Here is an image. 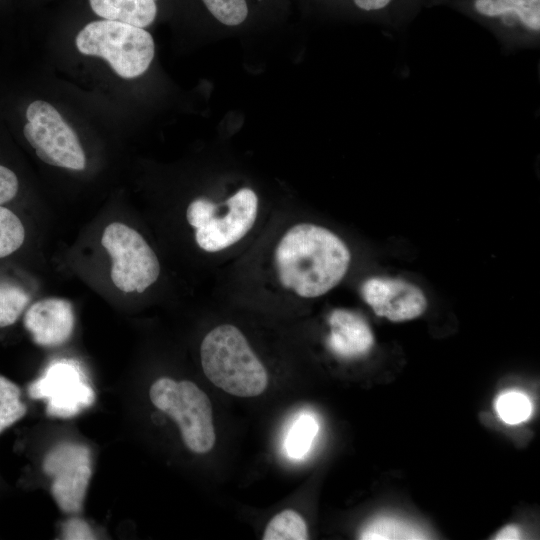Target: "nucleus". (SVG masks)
Masks as SVG:
<instances>
[{
	"instance_id": "f257e3e1",
	"label": "nucleus",
	"mask_w": 540,
	"mask_h": 540,
	"mask_svg": "<svg viewBox=\"0 0 540 540\" xmlns=\"http://www.w3.org/2000/svg\"><path fill=\"white\" fill-rule=\"evenodd\" d=\"M351 253L331 230L312 223L290 227L274 251V265L283 288L302 298L320 297L346 275Z\"/></svg>"
},
{
	"instance_id": "f03ea898",
	"label": "nucleus",
	"mask_w": 540,
	"mask_h": 540,
	"mask_svg": "<svg viewBox=\"0 0 540 540\" xmlns=\"http://www.w3.org/2000/svg\"><path fill=\"white\" fill-rule=\"evenodd\" d=\"M205 376L216 387L238 397H255L267 387L268 374L236 326L219 325L210 330L200 346Z\"/></svg>"
},
{
	"instance_id": "7ed1b4c3",
	"label": "nucleus",
	"mask_w": 540,
	"mask_h": 540,
	"mask_svg": "<svg viewBox=\"0 0 540 540\" xmlns=\"http://www.w3.org/2000/svg\"><path fill=\"white\" fill-rule=\"evenodd\" d=\"M80 53L105 59L125 79L144 74L155 56V42L144 28L102 19L86 23L77 33Z\"/></svg>"
},
{
	"instance_id": "20e7f679",
	"label": "nucleus",
	"mask_w": 540,
	"mask_h": 540,
	"mask_svg": "<svg viewBox=\"0 0 540 540\" xmlns=\"http://www.w3.org/2000/svg\"><path fill=\"white\" fill-rule=\"evenodd\" d=\"M259 207L257 193L241 187L224 202L199 197L190 202L186 217L195 229V241L206 252H219L240 241L254 226Z\"/></svg>"
},
{
	"instance_id": "39448f33",
	"label": "nucleus",
	"mask_w": 540,
	"mask_h": 540,
	"mask_svg": "<svg viewBox=\"0 0 540 540\" xmlns=\"http://www.w3.org/2000/svg\"><path fill=\"white\" fill-rule=\"evenodd\" d=\"M462 12L488 29L504 53L540 45V0H430Z\"/></svg>"
},
{
	"instance_id": "423d86ee",
	"label": "nucleus",
	"mask_w": 540,
	"mask_h": 540,
	"mask_svg": "<svg viewBox=\"0 0 540 540\" xmlns=\"http://www.w3.org/2000/svg\"><path fill=\"white\" fill-rule=\"evenodd\" d=\"M153 405L178 425L186 447L194 453L209 452L215 444L212 405L195 383L162 377L150 387Z\"/></svg>"
},
{
	"instance_id": "0eeeda50",
	"label": "nucleus",
	"mask_w": 540,
	"mask_h": 540,
	"mask_svg": "<svg viewBox=\"0 0 540 540\" xmlns=\"http://www.w3.org/2000/svg\"><path fill=\"white\" fill-rule=\"evenodd\" d=\"M195 22L212 34H232L279 24L288 0H178Z\"/></svg>"
},
{
	"instance_id": "6e6552de",
	"label": "nucleus",
	"mask_w": 540,
	"mask_h": 540,
	"mask_svg": "<svg viewBox=\"0 0 540 540\" xmlns=\"http://www.w3.org/2000/svg\"><path fill=\"white\" fill-rule=\"evenodd\" d=\"M101 244L112 258L111 280L119 290L142 293L157 281L159 260L133 228L113 222L105 228Z\"/></svg>"
},
{
	"instance_id": "1a4fd4ad",
	"label": "nucleus",
	"mask_w": 540,
	"mask_h": 540,
	"mask_svg": "<svg viewBox=\"0 0 540 540\" xmlns=\"http://www.w3.org/2000/svg\"><path fill=\"white\" fill-rule=\"evenodd\" d=\"M26 140L45 163L71 170H84L86 157L79 139L58 110L44 100L27 107Z\"/></svg>"
},
{
	"instance_id": "9d476101",
	"label": "nucleus",
	"mask_w": 540,
	"mask_h": 540,
	"mask_svg": "<svg viewBox=\"0 0 540 540\" xmlns=\"http://www.w3.org/2000/svg\"><path fill=\"white\" fill-rule=\"evenodd\" d=\"M42 468L52 479L51 494L65 513L82 510L92 476L91 452L80 443L61 442L45 455Z\"/></svg>"
},
{
	"instance_id": "9b49d317",
	"label": "nucleus",
	"mask_w": 540,
	"mask_h": 540,
	"mask_svg": "<svg viewBox=\"0 0 540 540\" xmlns=\"http://www.w3.org/2000/svg\"><path fill=\"white\" fill-rule=\"evenodd\" d=\"M27 392L31 399L46 400L47 415L59 418L76 416L95 399L80 369L67 361L51 364L41 377L28 385Z\"/></svg>"
},
{
	"instance_id": "f8f14e48",
	"label": "nucleus",
	"mask_w": 540,
	"mask_h": 540,
	"mask_svg": "<svg viewBox=\"0 0 540 540\" xmlns=\"http://www.w3.org/2000/svg\"><path fill=\"white\" fill-rule=\"evenodd\" d=\"M361 295L377 316L392 322L415 319L427 308L423 291L399 278L371 277L363 282Z\"/></svg>"
},
{
	"instance_id": "ddd939ff",
	"label": "nucleus",
	"mask_w": 540,
	"mask_h": 540,
	"mask_svg": "<svg viewBox=\"0 0 540 540\" xmlns=\"http://www.w3.org/2000/svg\"><path fill=\"white\" fill-rule=\"evenodd\" d=\"M23 324L37 345L59 346L66 342L73 332V307L68 300L62 298L39 300L26 310Z\"/></svg>"
},
{
	"instance_id": "4468645a",
	"label": "nucleus",
	"mask_w": 540,
	"mask_h": 540,
	"mask_svg": "<svg viewBox=\"0 0 540 540\" xmlns=\"http://www.w3.org/2000/svg\"><path fill=\"white\" fill-rule=\"evenodd\" d=\"M308 14L324 18L365 20L400 29L401 0H298Z\"/></svg>"
},
{
	"instance_id": "2eb2a0df",
	"label": "nucleus",
	"mask_w": 540,
	"mask_h": 540,
	"mask_svg": "<svg viewBox=\"0 0 540 540\" xmlns=\"http://www.w3.org/2000/svg\"><path fill=\"white\" fill-rule=\"evenodd\" d=\"M329 349L337 356L351 359L367 354L374 344L373 333L363 317L346 309H335L328 318Z\"/></svg>"
},
{
	"instance_id": "dca6fc26",
	"label": "nucleus",
	"mask_w": 540,
	"mask_h": 540,
	"mask_svg": "<svg viewBox=\"0 0 540 540\" xmlns=\"http://www.w3.org/2000/svg\"><path fill=\"white\" fill-rule=\"evenodd\" d=\"M319 423L311 413H301L293 421L284 441V449L289 458L302 459L310 451L318 434Z\"/></svg>"
},
{
	"instance_id": "f3484780",
	"label": "nucleus",
	"mask_w": 540,
	"mask_h": 540,
	"mask_svg": "<svg viewBox=\"0 0 540 540\" xmlns=\"http://www.w3.org/2000/svg\"><path fill=\"white\" fill-rule=\"evenodd\" d=\"M365 540L426 539L425 534L408 522L381 516L369 521L359 533Z\"/></svg>"
},
{
	"instance_id": "a211bd4d",
	"label": "nucleus",
	"mask_w": 540,
	"mask_h": 540,
	"mask_svg": "<svg viewBox=\"0 0 540 540\" xmlns=\"http://www.w3.org/2000/svg\"><path fill=\"white\" fill-rule=\"evenodd\" d=\"M263 540H305L308 538L304 519L294 510L276 514L267 524Z\"/></svg>"
},
{
	"instance_id": "6ab92c4d",
	"label": "nucleus",
	"mask_w": 540,
	"mask_h": 540,
	"mask_svg": "<svg viewBox=\"0 0 540 540\" xmlns=\"http://www.w3.org/2000/svg\"><path fill=\"white\" fill-rule=\"evenodd\" d=\"M21 395L15 382L0 375V434L26 415L27 406Z\"/></svg>"
},
{
	"instance_id": "aec40b11",
	"label": "nucleus",
	"mask_w": 540,
	"mask_h": 540,
	"mask_svg": "<svg viewBox=\"0 0 540 540\" xmlns=\"http://www.w3.org/2000/svg\"><path fill=\"white\" fill-rule=\"evenodd\" d=\"M495 411L509 425H517L529 419L532 404L529 397L516 390L501 393L495 400Z\"/></svg>"
},
{
	"instance_id": "412c9836",
	"label": "nucleus",
	"mask_w": 540,
	"mask_h": 540,
	"mask_svg": "<svg viewBox=\"0 0 540 540\" xmlns=\"http://www.w3.org/2000/svg\"><path fill=\"white\" fill-rule=\"evenodd\" d=\"M29 300L30 297L21 287L0 283V328L15 324Z\"/></svg>"
},
{
	"instance_id": "4be33fe9",
	"label": "nucleus",
	"mask_w": 540,
	"mask_h": 540,
	"mask_svg": "<svg viewBox=\"0 0 540 540\" xmlns=\"http://www.w3.org/2000/svg\"><path fill=\"white\" fill-rule=\"evenodd\" d=\"M25 228L15 213L0 205V258L16 252L24 243Z\"/></svg>"
},
{
	"instance_id": "5701e85b",
	"label": "nucleus",
	"mask_w": 540,
	"mask_h": 540,
	"mask_svg": "<svg viewBox=\"0 0 540 540\" xmlns=\"http://www.w3.org/2000/svg\"><path fill=\"white\" fill-rule=\"evenodd\" d=\"M19 181L9 168L0 165V205L11 201L17 194Z\"/></svg>"
},
{
	"instance_id": "b1692460",
	"label": "nucleus",
	"mask_w": 540,
	"mask_h": 540,
	"mask_svg": "<svg viewBox=\"0 0 540 540\" xmlns=\"http://www.w3.org/2000/svg\"><path fill=\"white\" fill-rule=\"evenodd\" d=\"M62 538L69 540L95 539L91 527L78 518L66 521L62 527Z\"/></svg>"
},
{
	"instance_id": "393cba45",
	"label": "nucleus",
	"mask_w": 540,
	"mask_h": 540,
	"mask_svg": "<svg viewBox=\"0 0 540 540\" xmlns=\"http://www.w3.org/2000/svg\"><path fill=\"white\" fill-rule=\"evenodd\" d=\"M87 5L90 10L95 12L99 7H102L115 0H86ZM159 13L165 12L166 7L168 6V0H135Z\"/></svg>"
},
{
	"instance_id": "a878e982",
	"label": "nucleus",
	"mask_w": 540,
	"mask_h": 540,
	"mask_svg": "<svg viewBox=\"0 0 540 540\" xmlns=\"http://www.w3.org/2000/svg\"><path fill=\"white\" fill-rule=\"evenodd\" d=\"M430 0H401L400 23L405 26L417 13L419 8Z\"/></svg>"
},
{
	"instance_id": "bb28decb",
	"label": "nucleus",
	"mask_w": 540,
	"mask_h": 540,
	"mask_svg": "<svg viewBox=\"0 0 540 540\" xmlns=\"http://www.w3.org/2000/svg\"><path fill=\"white\" fill-rule=\"evenodd\" d=\"M521 538V530L514 524L503 527L494 537L496 540H518Z\"/></svg>"
}]
</instances>
